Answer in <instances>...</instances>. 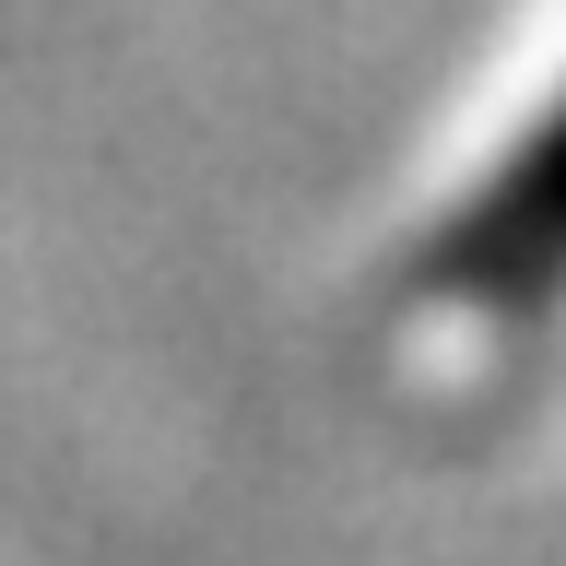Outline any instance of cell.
Masks as SVG:
<instances>
[{"mask_svg":"<svg viewBox=\"0 0 566 566\" xmlns=\"http://www.w3.org/2000/svg\"><path fill=\"white\" fill-rule=\"evenodd\" d=\"M424 295L472 318H531L566 295V95L520 130V154L472 189L424 248Z\"/></svg>","mask_w":566,"mask_h":566,"instance_id":"6da1fadb","label":"cell"}]
</instances>
